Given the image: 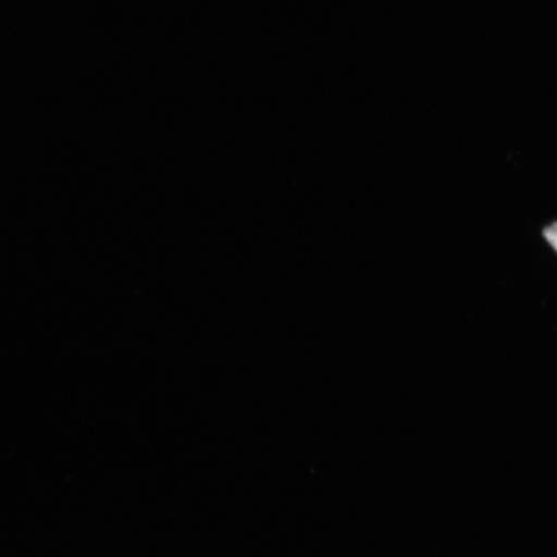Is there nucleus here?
Listing matches in <instances>:
<instances>
[{"label":"nucleus","instance_id":"nucleus-1","mask_svg":"<svg viewBox=\"0 0 557 557\" xmlns=\"http://www.w3.org/2000/svg\"><path fill=\"white\" fill-rule=\"evenodd\" d=\"M543 235H545L546 240L552 244L557 252V222L556 224L546 227L545 232H543Z\"/></svg>","mask_w":557,"mask_h":557}]
</instances>
